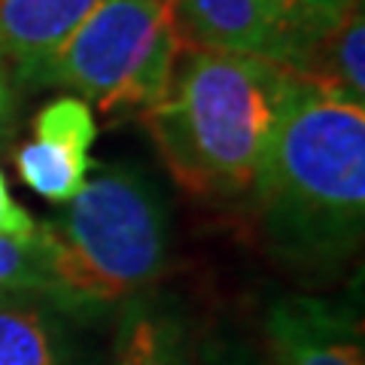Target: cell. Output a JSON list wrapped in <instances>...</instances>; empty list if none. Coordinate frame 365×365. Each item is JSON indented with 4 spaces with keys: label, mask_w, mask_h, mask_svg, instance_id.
Returning <instances> with one entry per match:
<instances>
[{
    "label": "cell",
    "mask_w": 365,
    "mask_h": 365,
    "mask_svg": "<svg viewBox=\"0 0 365 365\" xmlns=\"http://www.w3.org/2000/svg\"><path fill=\"white\" fill-rule=\"evenodd\" d=\"M253 201L280 265L332 274L353 259L365 228V107L299 79Z\"/></svg>",
    "instance_id": "cell-2"
},
{
    "label": "cell",
    "mask_w": 365,
    "mask_h": 365,
    "mask_svg": "<svg viewBox=\"0 0 365 365\" xmlns=\"http://www.w3.org/2000/svg\"><path fill=\"white\" fill-rule=\"evenodd\" d=\"M46 299L76 323L150 292L170 256V204L140 165H98L52 220L40 222Z\"/></svg>",
    "instance_id": "cell-3"
},
{
    "label": "cell",
    "mask_w": 365,
    "mask_h": 365,
    "mask_svg": "<svg viewBox=\"0 0 365 365\" xmlns=\"http://www.w3.org/2000/svg\"><path fill=\"white\" fill-rule=\"evenodd\" d=\"M0 365H79L76 319L46 295H0Z\"/></svg>",
    "instance_id": "cell-10"
},
{
    "label": "cell",
    "mask_w": 365,
    "mask_h": 365,
    "mask_svg": "<svg viewBox=\"0 0 365 365\" xmlns=\"http://www.w3.org/2000/svg\"><path fill=\"white\" fill-rule=\"evenodd\" d=\"M268 365H365L362 319L350 304L277 295L265 311Z\"/></svg>",
    "instance_id": "cell-7"
},
{
    "label": "cell",
    "mask_w": 365,
    "mask_h": 365,
    "mask_svg": "<svg viewBox=\"0 0 365 365\" xmlns=\"http://www.w3.org/2000/svg\"><path fill=\"white\" fill-rule=\"evenodd\" d=\"M98 125L88 101L64 95L34 116V134L16 150L21 182L49 204H67L91 174Z\"/></svg>",
    "instance_id": "cell-6"
},
{
    "label": "cell",
    "mask_w": 365,
    "mask_h": 365,
    "mask_svg": "<svg viewBox=\"0 0 365 365\" xmlns=\"http://www.w3.org/2000/svg\"><path fill=\"white\" fill-rule=\"evenodd\" d=\"M13 88H16V73H13V67L6 64L4 55H0V128H4L9 107H13Z\"/></svg>",
    "instance_id": "cell-15"
},
{
    "label": "cell",
    "mask_w": 365,
    "mask_h": 365,
    "mask_svg": "<svg viewBox=\"0 0 365 365\" xmlns=\"http://www.w3.org/2000/svg\"><path fill=\"white\" fill-rule=\"evenodd\" d=\"M40 222L21 207V204L9 195V182L0 170V237H19V241H28V237L37 235Z\"/></svg>",
    "instance_id": "cell-13"
},
{
    "label": "cell",
    "mask_w": 365,
    "mask_h": 365,
    "mask_svg": "<svg viewBox=\"0 0 365 365\" xmlns=\"http://www.w3.org/2000/svg\"><path fill=\"white\" fill-rule=\"evenodd\" d=\"M287 71L329 98L365 107V13L362 0H350L323 34L295 55Z\"/></svg>",
    "instance_id": "cell-8"
},
{
    "label": "cell",
    "mask_w": 365,
    "mask_h": 365,
    "mask_svg": "<svg viewBox=\"0 0 365 365\" xmlns=\"http://www.w3.org/2000/svg\"><path fill=\"white\" fill-rule=\"evenodd\" d=\"M177 52L165 0H101L25 83L67 88L104 116L143 113L165 91Z\"/></svg>",
    "instance_id": "cell-4"
},
{
    "label": "cell",
    "mask_w": 365,
    "mask_h": 365,
    "mask_svg": "<svg viewBox=\"0 0 365 365\" xmlns=\"http://www.w3.org/2000/svg\"><path fill=\"white\" fill-rule=\"evenodd\" d=\"M195 365H262L250 347L237 341H210L195 356Z\"/></svg>",
    "instance_id": "cell-14"
},
{
    "label": "cell",
    "mask_w": 365,
    "mask_h": 365,
    "mask_svg": "<svg viewBox=\"0 0 365 365\" xmlns=\"http://www.w3.org/2000/svg\"><path fill=\"white\" fill-rule=\"evenodd\" d=\"M350 0H165L182 49L256 55L289 67Z\"/></svg>",
    "instance_id": "cell-5"
},
{
    "label": "cell",
    "mask_w": 365,
    "mask_h": 365,
    "mask_svg": "<svg viewBox=\"0 0 365 365\" xmlns=\"http://www.w3.org/2000/svg\"><path fill=\"white\" fill-rule=\"evenodd\" d=\"M49 292V262L37 235L28 241L0 237V295H46Z\"/></svg>",
    "instance_id": "cell-12"
},
{
    "label": "cell",
    "mask_w": 365,
    "mask_h": 365,
    "mask_svg": "<svg viewBox=\"0 0 365 365\" xmlns=\"http://www.w3.org/2000/svg\"><path fill=\"white\" fill-rule=\"evenodd\" d=\"M116 317L110 365H195L189 323L170 295L140 292Z\"/></svg>",
    "instance_id": "cell-9"
},
{
    "label": "cell",
    "mask_w": 365,
    "mask_h": 365,
    "mask_svg": "<svg viewBox=\"0 0 365 365\" xmlns=\"http://www.w3.org/2000/svg\"><path fill=\"white\" fill-rule=\"evenodd\" d=\"M101 0H0V55L19 83L67 40Z\"/></svg>",
    "instance_id": "cell-11"
},
{
    "label": "cell",
    "mask_w": 365,
    "mask_h": 365,
    "mask_svg": "<svg viewBox=\"0 0 365 365\" xmlns=\"http://www.w3.org/2000/svg\"><path fill=\"white\" fill-rule=\"evenodd\" d=\"M295 88L299 79L274 61L180 46L140 122L182 192L228 204L256 192Z\"/></svg>",
    "instance_id": "cell-1"
}]
</instances>
